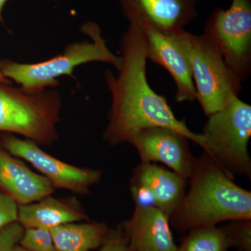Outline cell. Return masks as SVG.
Masks as SVG:
<instances>
[{"mask_svg":"<svg viewBox=\"0 0 251 251\" xmlns=\"http://www.w3.org/2000/svg\"><path fill=\"white\" fill-rule=\"evenodd\" d=\"M146 39L148 59L169 73L176 86L175 100L193 101L196 91L191 66L174 34H165L148 25L142 26Z\"/></svg>","mask_w":251,"mask_h":251,"instance_id":"8fae6325","label":"cell"},{"mask_svg":"<svg viewBox=\"0 0 251 251\" xmlns=\"http://www.w3.org/2000/svg\"><path fill=\"white\" fill-rule=\"evenodd\" d=\"M57 251H90L101 247L110 229L103 223L73 222L51 229Z\"/></svg>","mask_w":251,"mask_h":251,"instance_id":"2e32d148","label":"cell"},{"mask_svg":"<svg viewBox=\"0 0 251 251\" xmlns=\"http://www.w3.org/2000/svg\"><path fill=\"white\" fill-rule=\"evenodd\" d=\"M0 189L18 205L36 202L54 191L45 176L31 171L4 148H0Z\"/></svg>","mask_w":251,"mask_h":251,"instance_id":"4fadbf2b","label":"cell"},{"mask_svg":"<svg viewBox=\"0 0 251 251\" xmlns=\"http://www.w3.org/2000/svg\"><path fill=\"white\" fill-rule=\"evenodd\" d=\"M169 216L156 206H135L120 232L131 251H176Z\"/></svg>","mask_w":251,"mask_h":251,"instance_id":"7c38bea8","label":"cell"},{"mask_svg":"<svg viewBox=\"0 0 251 251\" xmlns=\"http://www.w3.org/2000/svg\"><path fill=\"white\" fill-rule=\"evenodd\" d=\"M18 206L12 198L0 189V230L18 222Z\"/></svg>","mask_w":251,"mask_h":251,"instance_id":"ffe728a7","label":"cell"},{"mask_svg":"<svg viewBox=\"0 0 251 251\" xmlns=\"http://www.w3.org/2000/svg\"><path fill=\"white\" fill-rule=\"evenodd\" d=\"M231 222L224 227L230 247L236 248L237 251H251V220H239Z\"/></svg>","mask_w":251,"mask_h":251,"instance_id":"d6986e66","label":"cell"},{"mask_svg":"<svg viewBox=\"0 0 251 251\" xmlns=\"http://www.w3.org/2000/svg\"><path fill=\"white\" fill-rule=\"evenodd\" d=\"M99 251H131L120 229L110 232Z\"/></svg>","mask_w":251,"mask_h":251,"instance_id":"7402d4cb","label":"cell"},{"mask_svg":"<svg viewBox=\"0 0 251 251\" xmlns=\"http://www.w3.org/2000/svg\"><path fill=\"white\" fill-rule=\"evenodd\" d=\"M190 66L196 99L209 116L237 98L242 81L226 64L218 46L209 36L181 30L174 33Z\"/></svg>","mask_w":251,"mask_h":251,"instance_id":"5b68a950","label":"cell"},{"mask_svg":"<svg viewBox=\"0 0 251 251\" xmlns=\"http://www.w3.org/2000/svg\"><path fill=\"white\" fill-rule=\"evenodd\" d=\"M145 186L154 200L155 205L171 216L186 195V180L174 171L151 163H141L133 170L130 181Z\"/></svg>","mask_w":251,"mask_h":251,"instance_id":"9a60e30c","label":"cell"},{"mask_svg":"<svg viewBox=\"0 0 251 251\" xmlns=\"http://www.w3.org/2000/svg\"><path fill=\"white\" fill-rule=\"evenodd\" d=\"M61 108L60 94L55 88L28 92L0 83V131L51 146L59 140Z\"/></svg>","mask_w":251,"mask_h":251,"instance_id":"277c9868","label":"cell"},{"mask_svg":"<svg viewBox=\"0 0 251 251\" xmlns=\"http://www.w3.org/2000/svg\"><path fill=\"white\" fill-rule=\"evenodd\" d=\"M204 151L229 177L250 176L249 143L251 135V106L234 99L222 110L209 116L202 133Z\"/></svg>","mask_w":251,"mask_h":251,"instance_id":"8992f818","label":"cell"},{"mask_svg":"<svg viewBox=\"0 0 251 251\" xmlns=\"http://www.w3.org/2000/svg\"><path fill=\"white\" fill-rule=\"evenodd\" d=\"M81 31L90 40L77 41L68 44L62 53L44 62L19 63L4 59L0 61V73L28 92H40L55 88L59 77H74L75 68L90 62H102L113 66L119 71L122 67L121 56L109 49L97 23L88 21L81 27Z\"/></svg>","mask_w":251,"mask_h":251,"instance_id":"3957f363","label":"cell"},{"mask_svg":"<svg viewBox=\"0 0 251 251\" xmlns=\"http://www.w3.org/2000/svg\"><path fill=\"white\" fill-rule=\"evenodd\" d=\"M229 248L224 227L203 226L191 229L176 251H227Z\"/></svg>","mask_w":251,"mask_h":251,"instance_id":"e0dca14e","label":"cell"},{"mask_svg":"<svg viewBox=\"0 0 251 251\" xmlns=\"http://www.w3.org/2000/svg\"><path fill=\"white\" fill-rule=\"evenodd\" d=\"M188 138L176 130L163 126L140 130L129 143L136 149L141 163L161 162L187 181L198 163L188 147Z\"/></svg>","mask_w":251,"mask_h":251,"instance_id":"9c48e42d","label":"cell"},{"mask_svg":"<svg viewBox=\"0 0 251 251\" xmlns=\"http://www.w3.org/2000/svg\"><path fill=\"white\" fill-rule=\"evenodd\" d=\"M7 1L8 0H0V23L4 22L2 16L3 9H4V5ZM49 1H57L59 0H49Z\"/></svg>","mask_w":251,"mask_h":251,"instance_id":"603a6c76","label":"cell"},{"mask_svg":"<svg viewBox=\"0 0 251 251\" xmlns=\"http://www.w3.org/2000/svg\"><path fill=\"white\" fill-rule=\"evenodd\" d=\"M51 196L18 206V222L23 228L52 229L69 223L90 221L76 198H55Z\"/></svg>","mask_w":251,"mask_h":251,"instance_id":"5bb4252c","label":"cell"},{"mask_svg":"<svg viewBox=\"0 0 251 251\" xmlns=\"http://www.w3.org/2000/svg\"><path fill=\"white\" fill-rule=\"evenodd\" d=\"M191 186L170 224L179 230L251 220V193L234 182L204 151L190 178Z\"/></svg>","mask_w":251,"mask_h":251,"instance_id":"7a4b0ae2","label":"cell"},{"mask_svg":"<svg viewBox=\"0 0 251 251\" xmlns=\"http://www.w3.org/2000/svg\"><path fill=\"white\" fill-rule=\"evenodd\" d=\"M227 67L243 81L251 73V0H232L227 9L218 7L204 25Z\"/></svg>","mask_w":251,"mask_h":251,"instance_id":"52a82bcc","label":"cell"},{"mask_svg":"<svg viewBox=\"0 0 251 251\" xmlns=\"http://www.w3.org/2000/svg\"><path fill=\"white\" fill-rule=\"evenodd\" d=\"M122 67L117 75L105 73L112 103L103 140L112 146L129 143L140 130L163 126L176 130L204 148L202 134H197L178 120L166 98L156 94L147 79L146 39L142 26L129 24L120 40Z\"/></svg>","mask_w":251,"mask_h":251,"instance_id":"6da1fadb","label":"cell"},{"mask_svg":"<svg viewBox=\"0 0 251 251\" xmlns=\"http://www.w3.org/2000/svg\"><path fill=\"white\" fill-rule=\"evenodd\" d=\"M18 245L29 251H57L52 230L43 227L24 229Z\"/></svg>","mask_w":251,"mask_h":251,"instance_id":"ac0fdd59","label":"cell"},{"mask_svg":"<svg viewBox=\"0 0 251 251\" xmlns=\"http://www.w3.org/2000/svg\"><path fill=\"white\" fill-rule=\"evenodd\" d=\"M13 251H29L27 250V249H25L24 248L21 247V246L18 245L16 246V247L14 248V250Z\"/></svg>","mask_w":251,"mask_h":251,"instance_id":"d4e9b609","label":"cell"},{"mask_svg":"<svg viewBox=\"0 0 251 251\" xmlns=\"http://www.w3.org/2000/svg\"><path fill=\"white\" fill-rule=\"evenodd\" d=\"M24 228L18 222L9 225L0 230V251H13L19 244Z\"/></svg>","mask_w":251,"mask_h":251,"instance_id":"44dd1931","label":"cell"},{"mask_svg":"<svg viewBox=\"0 0 251 251\" xmlns=\"http://www.w3.org/2000/svg\"><path fill=\"white\" fill-rule=\"evenodd\" d=\"M0 83L8 84V85H10V83H11V80L6 78V77H5L4 75L0 73Z\"/></svg>","mask_w":251,"mask_h":251,"instance_id":"cb8c5ba5","label":"cell"},{"mask_svg":"<svg viewBox=\"0 0 251 251\" xmlns=\"http://www.w3.org/2000/svg\"><path fill=\"white\" fill-rule=\"evenodd\" d=\"M1 145L10 153L28 162L45 176L52 187L85 196L90 188L101 179L102 172L73 166L49 154L31 140L20 139L15 135H3Z\"/></svg>","mask_w":251,"mask_h":251,"instance_id":"ba28073f","label":"cell"},{"mask_svg":"<svg viewBox=\"0 0 251 251\" xmlns=\"http://www.w3.org/2000/svg\"><path fill=\"white\" fill-rule=\"evenodd\" d=\"M129 24L148 25L165 34L181 30L198 16L201 0H117Z\"/></svg>","mask_w":251,"mask_h":251,"instance_id":"30bf717a","label":"cell"}]
</instances>
